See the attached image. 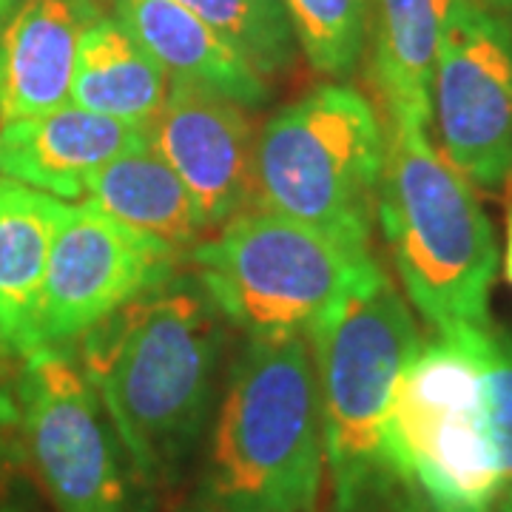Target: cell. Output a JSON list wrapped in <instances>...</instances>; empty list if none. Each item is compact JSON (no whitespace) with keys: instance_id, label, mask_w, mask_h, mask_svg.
I'll return each instance as SVG.
<instances>
[{"instance_id":"cell-24","label":"cell","mask_w":512,"mask_h":512,"mask_svg":"<svg viewBox=\"0 0 512 512\" xmlns=\"http://www.w3.org/2000/svg\"><path fill=\"white\" fill-rule=\"evenodd\" d=\"M18 419V404L12 402L9 396H3L0 393V433H3V427L9 424V421Z\"/></svg>"},{"instance_id":"cell-28","label":"cell","mask_w":512,"mask_h":512,"mask_svg":"<svg viewBox=\"0 0 512 512\" xmlns=\"http://www.w3.org/2000/svg\"><path fill=\"white\" fill-rule=\"evenodd\" d=\"M9 6H12V0H0V29H3V20L9 15Z\"/></svg>"},{"instance_id":"cell-20","label":"cell","mask_w":512,"mask_h":512,"mask_svg":"<svg viewBox=\"0 0 512 512\" xmlns=\"http://www.w3.org/2000/svg\"><path fill=\"white\" fill-rule=\"evenodd\" d=\"M293 35L316 72L345 77L365 55L370 0H285Z\"/></svg>"},{"instance_id":"cell-15","label":"cell","mask_w":512,"mask_h":512,"mask_svg":"<svg viewBox=\"0 0 512 512\" xmlns=\"http://www.w3.org/2000/svg\"><path fill=\"white\" fill-rule=\"evenodd\" d=\"M63 202L0 177V350L32 356L40 342L46 265Z\"/></svg>"},{"instance_id":"cell-9","label":"cell","mask_w":512,"mask_h":512,"mask_svg":"<svg viewBox=\"0 0 512 512\" xmlns=\"http://www.w3.org/2000/svg\"><path fill=\"white\" fill-rule=\"evenodd\" d=\"M433 117L444 157L481 188L512 180V29L484 0H453L439 37Z\"/></svg>"},{"instance_id":"cell-13","label":"cell","mask_w":512,"mask_h":512,"mask_svg":"<svg viewBox=\"0 0 512 512\" xmlns=\"http://www.w3.org/2000/svg\"><path fill=\"white\" fill-rule=\"evenodd\" d=\"M94 0H12L0 29V123L69 103L74 60Z\"/></svg>"},{"instance_id":"cell-27","label":"cell","mask_w":512,"mask_h":512,"mask_svg":"<svg viewBox=\"0 0 512 512\" xmlns=\"http://www.w3.org/2000/svg\"><path fill=\"white\" fill-rule=\"evenodd\" d=\"M177 512H220V510H211V507H202V504H197V501H191L188 507H180Z\"/></svg>"},{"instance_id":"cell-16","label":"cell","mask_w":512,"mask_h":512,"mask_svg":"<svg viewBox=\"0 0 512 512\" xmlns=\"http://www.w3.org/2000/svg\"><path fill=\"white\" fill-rule=\"evenodd\" d=\"M86 194L109 217L154 239L180 259H191L211 237L197 200L148 140L97 168Z\"/></svg>"},{"instance_id":"cell-19","label":"cell","mask_w":512,"mask_h":512,"mask_svg":"<svg viewBox=\"0 0 512 512\" xmlns=\"http://www.w3.org/2000/svg\"><path fill=\"white\" fill-rule=\"evenodd\" d=\"M237 52L259 77L293 69L296 35L285 0H180Z\"/></svg>"},{"instance_id":"cell-22","label":"cell","mask_w":512,"mask_h":512,"mask_svg":"<svg viewBox=\"0 0 512 512\" xmlns=\"http://www.w3.org/2000/svg\"><path fill=\"white\" fill-rule=\"evenodd\" d=\"M367 512H436L430 504H424L419 495H413L410 490H404L402 484L393 487L390 493L382 495Z\"/></svg>"},{"instance_id":"cell-17","label":"cell","mask_w":512,"mask_h":512,"mask_svg":"<svg viewBox=\"0 0 512 512\" xmlns=\"http://www.w3.org/2000/svg\"><path fill=\"white\" fill-rule=\"evenodd\" d=\"M450 6L453 0H373L370 77L387 123L430 126L436 55Z\"/></svg>"},{"instance_id":"cell-21","label":"cell","mask_w":512,"mask_h":512,"mask_svg":"<svg viewBox=\"0 0 512 512\" xmlns=\"http://www.w3.org/2000/svg\"><path fill=\"white\" fill-rule=\"evenodd\" d=\"M484 379V427L495 464L512 484V336L493 325L467 328Z\"/></svg>"},{"instance_id":"cell-12","label":"cell","mask_w":512,"mask_h":512,"mask_svg":"<svg viewBox=\"0 0 512 512\" xmlns=\"http://www.w3.org/2000/svg\"><path fill=\"white\" fill-rule=\"evenodd\" d=\"M146 143V131L74 103L0 123V177L77 200L97 168Z\"/></svg>"},{"instance_id":"cell-7","label":"cell","mask_w":512,"mask_h":512,"mask_svg":"<svg viewBox=\"0 0 512 512\" xmlns=\"http://www.w3.org/2000/svg\"><path fill=\"white\" fill-rule=\"evenodd\" d=\"M387 473L436 512H495L504 493L484 427V379L467 328L421 342L384 421Z\"/></svg>"},{"instance_id":"cell-26","label":"cell","mask_w":512,"mask_h":512,"mask_svg":"<svg viewBox=\"0 0 512 512\" xmlns=\"http://www.w3.org/2000/svg\"><path fill=\"white\" fill-rule=\"evenodd\" d=\"M490 9H498V12H512V0H484Z\"/></svg>"},{"instance_id":"cell-1","label":"cell","mask_w":512,"mask_h":512,"mask_svg":"<svg viewBox=\"0 0 512 512\" xmlns=\"http://www.w3.org/2000/svg\"><path fill=\"white\" fill-rule=\"evenodd\" d=\"M225 316L197 274H174L80 339L86 379L148 490H171L200 456L222 387Z\"/></svg>"},{"instance_id":"cell-4","label":"cell","mask_w":512,"mask_h":512,"mask_svg":"<svg viewBox=\"0 0 512 512\" xmlns=\"http://www.w3.org/2000/svg\"><path fill=\"white\" fill-rule=\"evenodd\" d=\"M387 128L365 94L316 86L256 131V208L373 251Z\"/></svg>"},{"instance_id":"cell-18","label":"cell","mask_w":512,"mask_h":512,"mask_svg":"<svg viewBox=\"0 0 512 512\" xmlns=\"http://www.w3.org/2000/svg\"><path fill=\"white\" fill-rule=\"evenodd\" d=\"M168 97V77L117 18H94L77 46L69 100L146 128Z\"/></svg>"},{"instance_id":"cell-6","label":"cell","mask_w":512,"mask_h":512,"mask_svg":"<svg viewBox=\"0 0 512 512\" xmlns=\"http://www.w3.org/2000/svg\"><path fill=\"white\" fill-rule=\"evenodd\" d=\"M194 274L228 325L248 339L308 336L382 274L373 251L325 231L248 208L191 254Z\"/></svg>"},{"instance_id":"cell-14","label":"cell","mask_w":512,"mask_h":512,"mask_svg":"<svg viewBox=\"0 0 512 512\" xmlns=\"http://www.w3.org/2000/svg\"><path fill=\"white\" fill-rule=\"evenodd\" d=\"M114 12V18L154 57L171 86L220 94L251 111L265 106V77H259L180 0H114Z\"/></svg>"},{"instance_id":"cell-11","label":"cell","mask_w":512,"mask_h":512,"mask_svg":"<svg viewBox=\"0 0 512 512\" xmlns=\"http://www.w3.org/2000/svg\"><path fill=\"white\" fill-rule=\"evenodd\" d=\"M143 131L148 146L177 171L197 200L211 234L256 208L251 109L220 94L171 86L163 109Z\"/></svg>"},{"instance_id":"cell-3","label":"cell","mask_w":512,"mask_h":512,"mask_svg":"<svg viewBox=\"0 0 512 512\" xmlns=\"http://www.w3.org/2000/svg\"><path fill=\"white\" fill-rule=\"evenodd\" d=\"M384 128L379 225L410 305L436 333L490 325L498 248L484 205L427 128Z\"/></svg>"},{"instance_id":"cell-2","label":"cell","mask_w":512,"mask_h":512,"mask_svg":"<svg viewBox=\"0 0 512 512\" xmlns=\"http://www.w3.org/2000/svg\"><path fill=\"white\" fill-rule=\"evenodd\" d=\"M194 501L220 512H316L325 433L308 336L245 339L200 450Z\"/></svg>"},{"instance_id":"cell-8","label":"cell","mask_w":512,"mask_h":512,"mask_svg":"<svg viewBox=\"0 0 512 512\" xmlns=\"http://www.w3.org/2000/svg\"><path fill=\"white\" fill-rule=\"evenodd\" d=\"M15 404L32 467L57 512H151V490L72 356L60 348L26 356Z\"/></svg>"},{"instance_id":"cell-5","label":"cell","mask_w":512,"mask_h":512,"mask_svg":"<svg viewBox=\"0 0 512 512\" xmlns=\"http://www.w3.org/2000/svg\"><path fill=\"white\" fill-rule=\"evenodd\" d=\"M333 510L367 512L399 481L382 456L396 384L421 348L413 311L387 271L311 333Z\"/></svg>"},{"instance_id":"cell-23","label":"cell","mask_w":512,"mask_h":512,"mask_svg":"<svg viewBox=\"0 0 512 512\" xmlns=\"http://www.w3.org/2000/svg\"><path fill=\"white\" fill-rule=\"evenodd\" d=\"M504 276L512 285V202L507 205V220H504Z\"/></svg>"},{"instance_id":"cell-10","label":"cell","mask_w":512,"mask_h":512,"mask_svg":"<svg viewBox=\"0 0 512 512\" xmlns=\"http://www.w3.org/2000/svg\"><path fill=\"white\" fill-rule=\"evenodd\" d=\"M180 262L154 239L109 217L97 202L63 205L40 302L43 348L80 342L106 316L171 279Z\"/></svg>"},{"instance_id":"cell-25","label":"cell","mask_w":512,"mask_h":512,"mask_svg":"<svg viewBox=\"0 0 512 512\" xmlns=\"http://www.w3.org/2000/svg\"><path fill=\"white\" fill-rule=\"evenodd\" d=\"M495 512H512V484L504 487V493H501L498 504H495Z\"/></svg>"}]
</instances>
